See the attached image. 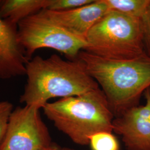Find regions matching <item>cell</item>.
<instances>
[{"mask_svg":"<svg viewBox=\"0 0 150 150\" xmlns=\"http://www.w3.org/2000/svg\"><path fill=\"white\" fill-rule=\"evenodd\" d=\"M105 95L115 117L139 105L141 97L150 87V57L108 59L81 51L76 58Z\"/></svg>","mask_w":150,"mask_h":150,"instance_id":"1","label":"cell"},{"mask_svg":"<svg viewBox=\"0 0 150 150\" xmlns=\"http://www.w3.org/2000/svg\"><path fill=\"white\" fill-rule=\"evenodd\" d=\"M27 79L20 102L41 109L51 98L76 96L99 88L77 59L56 54L36 56L27 62Z\"/></svg>","mask_w":150,"mask_h":150,"instance_id":"2","label":"cell"},{"mask_svg":"<svg viewBox=\"0 0 150 150\" xmlns=\"http://www.w3.org/2000/svg\"><path fill=\"white\" fill-rule=\"evenodd\" d=\"M43 113L76 144L87 146L92 136L113 132L115 117L100 87L76 96L47 103Z\"/></svg>","mask_w":150,"mask_h":150,"instance_id":"3","label":"cell"},{"mask_svg":"<svg viewBox=\"0 0 150 150\" xmlns=\"http://www.w3.org/2000/svg\"><path fill=\"white\" fill-rule=\"evenodd\" d=\"M85 50L108 59H134L146 53L141 20L108 11L91 28Z\"/></svg>","mask_w":150,"mask_h":150,"instance_id":"4","label":"cell"},{"mask_svg":"<svg viewBox=\"0 0 150 150\" xmlns=\"http://www.w3.org/2000/svg\"><path fill=\"white\" fill-rule=\"evenodd\" d=\"M17 35L28 61L37 50L45 48L54 50L69 59H76L87 47L85 40L73 35L41 11L20 22L17 24Z\"/></svg>","mask_w":150,"mask_h":150,"instance_id":"5","label":"cell"},{"mask_svg":"<svg viewBox=\"0 0 150 150\" xmlns=\"http://www.w3.org/2000/svg\"><path fill=\"white\" fill-rule=\"evenodd\" d=\"M40 110L27 105L13 110L0 150H39L52 143Z\"/></svg>","mask_w":150,"mask_h":150,"instance_id":"6","label":"cell"},{"mask_svg":"<svg viewBox=\"0 0 150 150\" xmlns=\"http://www.w3.org/2000/svg\"><path fill=\"white\" fill-rule=\"evenodd\" d=\"M146 103L125 111L113 121V132L120 135L127 150H150V87Z\"/></svg>","mask_w":150,"mask_h":150,"instance_id":"7","label":"cell"},{"mask_svg":"<svg viewBox=\"0 0 150 150\" xmlns=\"http://www.w3.org/2000/svg\"><path fill=\"white\" fill-rule=\"evenodd\" d=\"M108 11L103 0L73 10L54 11L45 9L41 12L50 20L79 38L86 40L87 33Z\"/></svg>","mask_w":150,"mask_h":150,"instance_id":"8","label":"cell"},{"mask_svg":"<svg viewBox=\"0 0 150 150\" xmlns=\"http://www.w3.org/2000/svg\"><path fill=\"white\" fill-rule=\"evenodd\" d=\"M28 61L18 41L17 26L0 17V79L25 75Z\"/></svg>","mask_w":150,"mask_h":150,"instance_id":"9","label":"cell"},{"mask_svg":"<svg viewBox=\"0 0 150 150\" xmlns=\"http://www.w3.org/2000/svg\"><path fill=\"white\" fill-rule=\"evenodd\" d=\"M51 0H1L0 17L17 24L28 17L47 9Z\"/></svg>","mask_w":150,"mask_h":150,"instance_id":"10","label":"cell"},{"mask_svg":"<svg viewBox=\"0 0 150 150\" xmlns=\"http://www.w3.org/2000/svg\"><path fill=\"white\" fill-rule=\"evenodd\" d=\"M103 2L108 11L141 18L150 4V0H103Z\"/></svg>","mask_w":150,"mask_h":150,"instance_id":"11","label":"cell"},{"mask_svg":"<svg viewBox=\"0 0 150 150\" xmlns=\"http://www.w3.org/2000/svg\"><path fill=\"white\" fill-rule=\"evenodd\" d=\"M92 150H120L116 137L109 132H100L92 136L90 144Z\"/></svg>","mask_w":150,"mask_h":150,"instance_id":"12","label":"cell"},{"mask_svg":"<svg viewBox=\"0 0 150 150\" xmlns=\"http://www.w3.org/2000/svg\"><path fill=\"white\" fill-rule=\"evenodd\" d=\"M94 0H51L47 10L54 11H68L90 4Z\"/></svg>","mask_w":150,"mask_h":150,"instance_id":"13","label":"cell"},{"mask_svg":"<svg viewBox=\"0 0 150 150\" xmlns=\"http://www.w3.org/2000/svg\"><path fill=\"white\" fill-rule=\"evenodd\" d=\"M13 105L8 101H0V144L6 134Z\"/></svg>","mask_w":150,"mask_h":150,"instance_id":"14","label":"cell"},{"mask_svg":"<svg viewBox=\"0 0 150 150\" xmlns=\"http://www.w3.org/2000/svg\"><path fill=\"white\" fill-rule=\"evenodd\" d=\"M141 20L145 52L150 57V3Z\"/></svg>","mask_w":150,"mask_h":150,"instance_id":"15","label":"cell"},{"mask_svg":"<svg viewBox=\"0 0 150 150\" xmlns=\"http://www.w3.org/2000/svg\"><path fill=\"white\" fill-rule=\"evenodd\" d=\"M61 147H59L58 145L52 142L50 145L46 146L42 149L39 150H61Z\"/></svg>","mask_w":150,"mask_h":150,"instance_id":"16","label":"cell"},{"mask_svg":"<svg viewBox=\"0 0 150 150\" xmlns=\"http://www.w3.org/2000/svg\"><path fill=\"white\" fill-rule=\"evenodd\" d=\"M61 150H76L72 149H70V148H67V147H64V148H61Z\"/></svg>","mask_w":150,"mask_h":150,"instance_id":"17","label":"cell"}]
</instances>
